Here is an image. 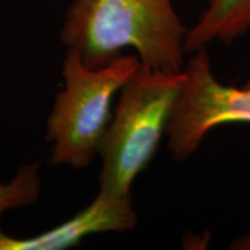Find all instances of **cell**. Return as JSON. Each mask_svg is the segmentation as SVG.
Instances as JSON below:
<instances>
[{
  "mask_svg": "<svg viewBox=\"0 0 250 250\" xmlns=\"http://www.w3.org/2000/svg\"><path fill=\"white\" fill-rule=\"evenodd\" d=\"M206 4L188 29L187 54L204 50L214 41L229 43L250 30V0H206Z\"/></svg>",
  "mask_w": 250,
  "mask_h": 250,
  "instance_id": "8992f818",
  "label": "cell"
},
{
  "mask_svg": "<svg viewBox=\"0 0 250 250\" xmlns=\"http://www.w3.org/2000/svg\"><path fill=\"white\" fill-rule=\"evenodd\" d=\"M40 191V164L22 166L11 182L0 184V218L5 212L36 202Z\"/></svg>",
  "mask_w": 250,
  "mask_h": 250,
  "instance_id": "52a82bcc",
  "label": "cell"
},
{
  "mask_svg": "<svg viewBox=\"0 0 250 250\" xmlns=\"http://www.w3.org/2000/svg\"><path fill=\"white\" fill-rule=\"evenodd\" d=\"M192 55L184 66L186 83L166 130L176 161L192 155L206 134L219 125L250 124V87L237 89L219 83L206 49Z\"/></svg>",
  "mask_w": 250,
  "mask_h": 250,
  "instance_id": "277c9868",
  "label": "cell"
},
{
  "mask_svg": "<svg viewBox=\"0 0 250 250\" xmlns=\"http://www.w3.org/2000/svg\"><path fill=\"white\" fill-rule=\"evenodd\" d=\"M247 86H248V87H250V80H249V83H247Z\"/></svg>",
  "mask_w": 250,
  "mask_h": 250,
  "instance_id": "9c48e42d",
  "label": "cell"
},
{
  "mask_svg": "<svg viewBox=\"0 0 250 250\" xmlns=\"http://www.w3.org/2000/svg\"><path fill=\"white\" fill-rule=\"evenodd\" d=\"M142 62L136 55H121L101 68H89L76 50L62 62L65 88L56 96L46 122V142L52 143V165L86 168L99 152L110 122L115 94Z\"/></svg>",
  "mask_w": 250,
  "mask_h": 250,
  "instance_id": "3957f363",
  "label": "cell"
},
{
  "mask_svg": "<svg viewBox=\"0 0 250 250\" xmlns=\"http://www.w3.org/2000/svg\"><path fill=\"white\" fill-rule=\"evenodd\" d=\"M137 214L130 196L99 192L96 198L70 220L29 239L9 236L0 229V250H61L76 246L92 234L123 232L136 226Z\"/></svg>",
  "mask_w": 250,
  "mask_h": 250,
  "instance_id": "5b68a950",
  "label": "cell"
},
{
  "mask_svg": "<svg viewBox=\"0 0 250 250\" xmlns=\"http://www.w3.org/2000/svg\"><path fill=\"white\" fill-rule=\"evenodd\" d=\"M184 83L183 71L167 73L140 65L124 83L99 146L100 192L131 195L134 179L158 151Z\"/></svg>",
  "mask_w": 250,
  "mask_h": 250,
  "instance_id": "7a4b0ae2",
  "label": "cell"
},
{
  "mask_svg": "<svg viewBox=\"0 0 250 250\" xmlns=\"http://www.w3.org/2000/svg\"><path fill=\"white\" fill-rule=\"evenodd\" d=\"M187 33L171 0H73L61 40L89 68L107 66L132 48L144 67L179 73Z\"/></svg>",
  "mask_w": 250,
  "mask_h": 250,
  "instance_id": "6da1fadb",
  "label": "cell"
},
{
  "mask_svg": "<svg viewBox=\"0 0 250 250\" xmlns=\"http://www.w3.org/2000/svg\"><path fill=\"white\" fill-rule=\"evenodd\" d=\"M235 248H242V249H250V235L249 236H242L236 240Z\"/></svg>",
  "mask_w": 250,
  "mask_h": 250,
  "instance_id": "ba28073f",
  "label": "cell"
}]
</instances>
